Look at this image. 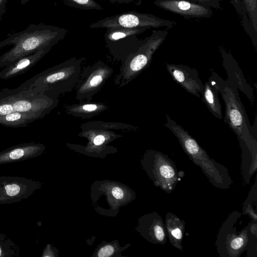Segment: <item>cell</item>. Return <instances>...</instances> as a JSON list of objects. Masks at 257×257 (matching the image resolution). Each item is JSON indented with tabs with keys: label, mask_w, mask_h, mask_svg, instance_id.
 I'll use <instances>...</instances> for the list:
<instances>
[{
	"label": "cell",
	"mask_w": 257,
	"mask_h": 257,
	"mask_svg": "<svg viewBox=\"0 0 257 257\" xmlns=\"http://www.w3.org/2000/svg\"><path fill=\"white\" fill-rule=\"evenodd\" d=\"M66 6L83 10H101L102 7L94 0H61Z\"/></svg>",
	"instance_id": "cell-19"
},
{
	"label": "cell",
	"mask_w": 257,
	"mask_h": 257,
	"mask_svg": "<svg viewBox=\"0 0 257 257\" xmlns=\"http://www.w3.org/2000/svg\"><path fill=\"white\" fill-rule=\"evenodd\" d=\"M112 68L101 60L82 69L75 87L76 99L90 101L112 75Z\"/></svg>",
	"instance_id": "cell-8"
},
{
	"label": "cell",
	"mask_w": 257,
	"mask_h": 257,
	"mask_svg": "<svg viewBox=\"0 0 257 257\" xmlns=\"http://www.w3.org/2000/svg\"><path fill=\"white\" fill-rule=\"evenodd\" d=\"M34 181L20 177H0V204L20 201L34 191Z\"/></svg>",
	"instance_id": "cell-11"
},
{
	"label": "cell",
	"mask_w": 257,
	"mask_h": 257,
	"mask_svg": "<svg viewBox=\"0 0 257 257\" xmlns=\"http://www.w3.org/2000/svg\"><path fill=\"white\" fill-rule=\"evenodd\" d=\"M158 8L186 19L209 18L213 15L211 8L187 0H155Z\"/></svg>",
	"instance_id": "cell-10"
},
{
	"label": "cell",
	"mask_w": 257,
	"mask_h": 257,
	"mask_svg": "<svg viewBox=\"0 0 257 257\" xmlns=\"http://www.w3.org/2000/svg\"><path fill=\"white\" fill-rule=\"evenodd\" d=\"M154 232L157 239L159 241L163 240L165 237V232L163 228L160 225H156L154 227Z\"/></svg>",
	"instance_id": "cell-22"
},
{
	"label": "cell",
	"mask_w": 257,
	"mask_h": 257,
	"mask_svg": "<svg viewBox=\"0 0 257 257\" xmlns=\"http://www.w3.org/2000/svg\"><path fill=\"white\" fill-rule=\"evenodd\" d=\"M85 58L72 57L49 68L20 85L33 89L52 98L75 88L82 71Z\"/></svg>",
	"instance_id": "cell-2"
},
{
	"label": "cell",
	"mask_w": 257,
	"mask_h": 257,
	"mask_svg": "<svg viewBox=\"0 0 257 257\" xmlns=\"http://www.w3.org/2000/svg\"><path fill=\"white\" fill-rule=\"evenodd\" d=\"M244 240L241 237L234 238L232 240L230 246L234 249H239L243 244Z\"/></svg>",
	"instance_id": "cell-23"
},
{
	"label": "cell",
	"mask_w": 257,
	"mask_h": 257,
	"mask_svg": "<svg viewBox=\"0 0 257 257\" xmlns=\"http://www.w3.org/2000/svg\"><path fill=\"white\" fill-rule=\"evenodd\" d=\"M8 0H0V19L6 12Z\"/></svg>",
	"instance_id": "cell-26"
},
{
	"label": "cell",
	"mask_w": 257,
	"mask_h": 257,
	"mask_svg": "<svg viewBox=\"0 0 257 257\" xmlns=\"http://www.w3.org/2000/svg\"><path fill=\"white\" fill-rule=\"evenodd\" d=\"M223 81L222 78L212 71L208 80L203 85L200 92L202 101L206 104L211 113L220 119L222 118V114L218 93Z\"/></svg>",
	"instance_id": "cell-13"
},
{
	"label": "cell",
	"mask_w": 257,
	"mask_h": 257,
	"mask_svg": "<svg viewBox=\"0 0 257 257\" xmlns=\"http://www.w3.org/2000/svg\"><path fill=\"white\" fill-rule=\"evenodd\" d=\"M42 117L38 115L24 112H13L0 115V124L9 127H25Z\"/></svg>",
	"instance_id": "cell-18"
},
{
	"label": "cell",
	"mask_w": 257,
	"mask_h": 257,
	"mask_svg": "<svg viewBox=\"0 0 257 257\" xmlns=\"http://www.w3.org/2000/svg\"><path fill=\"white\" fill-rule=\"evenodd\" d=\"M109 1L112 3L118 4H128L132 3L134 0H105Z\"/></svg>",
	"instance_id": "cell-28"
},
{
	"label": "cell",
	"mask_w": 257,
	"mask_h": 257,
	"mask_svg": "<svg viewBox=\"0 0 257 257\" xmlns=\"http://www.w3.org/2000/svg\"><path fill=\"white\" fill-rule=\"evenodd\" d=\"M147 30L145 28L112 27L107 29L105 42L113 60L121 61L136 52L144 42L137 35Z\"/></svg>",
	"instance_id": "cell-7"
},
{
	"label": "cell",
	"mask_w": 257,
	"mask_h": 257,
	"mask_svg": "<svg viewBox=\"0 0 257 257\" xmlns=\"http://www.w3.org/2000/svg\"><path fill=\"white\" fill-rule=\"evenodd\" d=\"M111 193L113 197L117 199H121L123 196V192L122 190L117 187L113 188L112 190Z\"/></svg>",
	"instance_id": "cell-25"
},
{
	"label": "cell",
	"mask_w": 257,
	"mask_h": 257,
	"mask_svg": "<svg viewBox=\"0 0 257 257\" xmlns=\"http://www.w3.org/2000/svg\"><path fill=\"white\" fill-rule=\"evenodd\" d=\"M225 106L224 121L251 148L256 144L253 132L239 96L237 87L231 81L223 80L219 90Z\"/></svg>",
	"instance_id": "cell-5"
},
{
	"label": "cell",
	"mask_w": 257,
	"mask_h": 257,
	"mask_svg": "<svg viewBox=\"0 0 257 257\" xmlns=\"http://www.w3.org/2000/svg\"><path fill=\"white\" fill-rule=\"evenodd\" d=\"M171 233L172 235L178 239H180L182 236V233L181 229L179 228H176L172 230Z\"/></svg>",
	"instance_id": "cell-27"
},
{
	"label": "cell",
	"mask_w": 257,
	"mask_h": 257,
	"mask_svg": "<svg viewBox=\"0 0 257 257\" xmlns=\"http://www.w3.org/2000/svg\"><path fill=\"white\" fill-rule=\"evenodd\" d=\"M81 132L78 136L89 138L94 145L100 146L108 140H113L121 137L116 134L113 130L122 132H134L138 127L131 124L116 122H104L102 121H91L86 122L80 126Z\"/></svg>",
	"instance_id": "cell-9"
},
{
	"label": "cell",
	"mask_w": 257,
	"mask_h": 257,
	"mask_svg": "<svg viewBox=\"0 0 257 257\" xmlns=\"http://www.w3.org/2000/svg\"><path fill=\"white\" fill-rule=\"evenodd\" d=\"M44 149V145L33 142L11 147L0 152V165L36 157Z\"/></svg>",
	"instance_id": "cell-14"
},
{
	"label": "cell",
	"mask_w": 257,
	"mask_h": 257,
	"mask_svg": "<svg viewBox=\"0 0 257 257\" xmlns=\"http://www.w3.org/2000/svg\"><path fill=\"white\" fill-rule=\"evenodd\" d=\"M108 105L101 102H80L65 106L66 112L76 117L90 119L108 109Z\"/></svg>",
	"instance_id": "cell-17"
},
{
	"label": "cell",
	"mask_w": 257,
	"mask_h": 257,
	"mask_svg": "<svg viewBox=\"0 0 257 257\" xmlns=\"http://www.w3.org/2000/svg\"><path fill=\"white\" fill-rule=\"evenodd\" d=\"M241 26L257 48V0H241Z\"/></svg>",
	"instance_id": "cell-16"
},
{
	"label": "cell",
	"mask_w": 257,
	"mask_h": 257,
	"mask_svg": "<svg viewBox=\"0 0 257 257\" xmlns=\"http://www.w3.org/2000/svg\"><path fill=\"white\" fill-rule=\"evenodd\" d=\"M65 28L43 23L29 25L25 30L13 34L0 42V48L13 45L0 56V68L8 67L18 59L48 46H54L66 36Z\"/></svg>",
	"instance_id": "cell-1"
},
{
	"label": "cell",
	"mask_w": 257,
	"mask_h": 257,
	"mask_svg": "<svg viewBox=\"0 0 257 257\" xmlns=\"http://www.w3.org/2000/svg\"><path fill=\"white\" fill-rule=\"evenodd\" d=\"M58 103V98H52L33 89L20 86L14 89L0 90V115L24 112L43 118Z\"/></svg>",
	"instance_id": "cell-3"
},
{
	"label": "cell",
	"mask_w": 257,
	"mask_h": 257,
	"mask_svg": "<svg viewBox=\"0 0 257 257\" xmlns=\"http://www.w3.org/2000/svg\"><path fill=\"white\" fill-rule=\"evenodd\" d=\"M197 3L206 7L219 10L221 8V0H196Z\"/></svg>",
	"instance_id": "cell-20"
},
{
	"label": "cell",
	"mask_w": 257,
	"mask_h": 257,
	"mask_svg": "<svg viewBox=\"0 0 257 257\" xmlns=\"http://www.w3.org/2000/svg\"><path fill=\"white\" fill-rule=\"evenodd\" d=\"M167 69L172 79L186 91L200 98L203 83L196 69L182 64L166 63Z\"/></svg>",
	"instance_id": "cell-12"
},
{
	"label": "cell",
	"mask_w": 257,
	"mask_h": 257,
	"mask_svg": "<svg viewBox=\"0 0 257 257\" xmlns=\"http://www.w3.org/2000/svg\"><path fill=\"white\" fill-rule=\"evenodd\" d=\"M114 251V248L111 245H106L101 248L98 252L99 257H107L110 256Z\"/></svg>",
	"instance_id": "cell-21"
},
{
	"label": "cell",
	"mask_w": 257,
	"mask_h": 257,
	"mask_svg": "<svg viewBox=\"0 0 257 257\" xmlns=\"http://www.w3.org/2000/svg\"><path fill=\"white\" fill-rule=\"evenodd\" d=\"M168 29L164 30H154L139 49L129 55L122 61L119 73L115 76L114 84L118 87L128 84L139 75L151 62L155 52L165 40Z\"/></svg>",
	"instance_id": "cell-4"
},
{
	"label": "cell",
	"mask_w": 257,
	"mask_h": 257,
	"mask_svg": "<svg viewBox=\"0 0 257 257\" xmlns=\"http://www.w3.org/2000/svg\"><path fill=\"white\" fill-rule=\"evenodd\" d=\"M229 3L240 17L241 14V0H230Z\"/></svg>",
	"instance_id": "cell-24"
},
{
	"label": "cell",
	"mask_w": 257,
	"mask_h": 257,
	"mask_svg": "<svg viewBox=\"0 0 257 257\" xmlns=\"http://www.w3.org/2000/svg\"><path fill=\"white\" fill-rule=\"evenodd\" d=\"M191 1L194 2V3H197L196 0H190Z\"/></svg>",
	"instance_id": "cell-30"
},
{
	"label": "cell",
	"mask_w": 257,
	"mask_h": 257,
	"mask_svg": "<svg viewBox=\"0 0 257 257\" xmlns=\"http://www.w3.org/2000/svg\"><path fill=\"white\" fill-rule=\"evenodd\" d=\"M1 253H2V250H1V248L0 247V256H1Z\"/></svg>",
	"instance_id": "cell-31"
},
{
	"label": "cell",
	"mask_w": 257,
	"mask_h": 257,
	"mask_svg": "<svg viewBox=\"0 0 257 257\" xmlns=\"http://www.w3.org/2000/svg\"><path fill=\"white\" fill-rule=\"evenodd\" d=\"M31 0H20V4L22 5L26 4L28 2Z\"/></svg>",
	"instance_id": "cell-29"
},
{
	"label": "cell",
	"mask_w": 257,
	"mask_h": 257,
	"mask_svg": "<svg viewBox=\"0 0 257 257\" xmlns=\"http://www.w3.org/2000/svg\"><path fill=\"white\" fill-rule=\"evenodd\" d=\"M53 46L44 47L32 54L22 57L0 71V79H8L29 70L47 54Z\"/></svg>",
	"instance_id": "cell-15"
},
{
	"label": "cell",
	"mask_w": 257,
	"mask_h": 257,
	"mask_svg": "<svg viewBox=\"0 0 257 257\" xmlns=\"http://www.w3.org/2000/svg\"><path fill=\"white\" fill-rule=\"evenodd\" d=\"M176 25L177 23L173 21L161 19L152 14L131 11L105 18L91 24L89 27L91 29L123 27L147 29L164 27L170 29Z\"/></svg>",
	"instance_id": "cell-6"
}]
</instances>
